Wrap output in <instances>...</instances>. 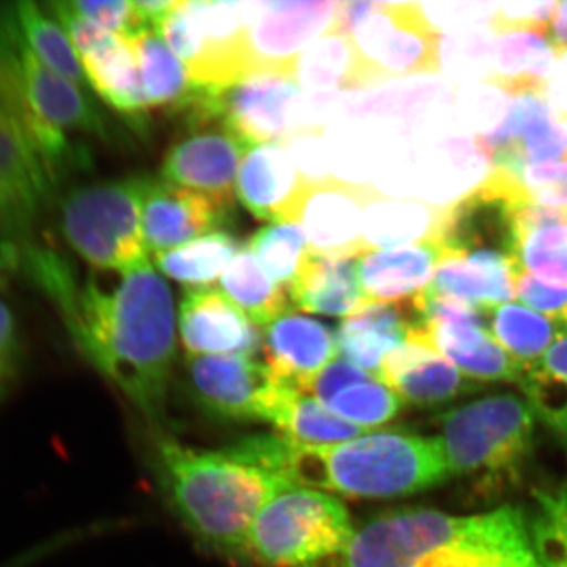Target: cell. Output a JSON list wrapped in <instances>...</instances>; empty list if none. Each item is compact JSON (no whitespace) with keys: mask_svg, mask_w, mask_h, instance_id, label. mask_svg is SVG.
I'll return each instance as SVG.
<instances>
[{"mask_svg":"<svg viewBox=\"0 0 567 567\" xmlns=\"http://www.w3.org/2000/svg\"><path fill=\"white\" fill-rule=\"evenodd\" d=\"M339 2L331 0H252L248 69L251 74L290 78L301 52L330 32Z\"/></svg>","mask_w":567,"mask_h":567,"instance_id":"13","label":"cell"},{"mask_svg":"<svg viewBox=\"0 0 567 567\" xmlns=\"http://www.w3.org/2000/svg\"><path fill=\"white\" fill-rule=\"evenodd\" d=\"M241 251L240 241L229 233H213L174 249L155 254L162 274L188 287H207L221 278L227 265Z\"/></svg>","mask_w":567,"mask_h":567,"instance_id":"37","label":"cell"},{"mask_svg":"<svg viewBox=\"0 0 567 567\" xmlns=\"http://www.w3.org/2000/svg\"><path fill=\"white\" fill-rule=\"evenodd\" d=\"M246 248L265 275L287 292L309 256L303 229L297 223L270 224L254 234Z\"/></svg>","mask_w":567,"mask_h":567,"instance_id":"39","label":"cell"},{"mask_svg":"<svg viewBox=\"0 0 567 567\" xmlns=\"http://www.w3.org/2000/svg\"><path fill=\"white\" fill-rule=\"evenodd\" d=\"M210 92L219 117L251 147L282 144L297 134L295 110L301 91L290 78L251 74Z\"/></svg>","mask_w":567,"mask_h":567,"instance_id":"17","label":"cell"},{"mask_svg":"<svg viewBox=\"0 0 567 567\" xmlns=\"http://www.w3.org/2000/svg\"><path fill=\"white\" fill-rule=\"evenodd\" d=\"M292 445L286 436L260 435L221 451H200L162 436L156 466L164 494L193 535L240 558L260 509L282 488L297 486Z\"/></svg>","mask_w":567,"mask_h":567,"instance_id":"2","label":"cell"},{"mask_svg":"<svg viewBox=\"0 0 567 567\" xmlns=\"http://www.w3.org/2000/svg\"><path fill=\"white\" fill-rule=\"evenodd\" d=\"M309 185L282 144H264L246 153L235 193L257 219L271 224L297 223Z\"/></svg>","mask_w":567,"mask_h":567,"instance_id":"20","label":"cell"},{"mask_svg":"<svg viewBox=\"0 0 567 567\" xmlns=\"http://www.w3.org/2000/svg\"><path fill=\"white\" fill-rule=\"evenodd\" d=\"M440 429L436 439L451 476L502 480L524 465L535 435V413L517 395H488L451 409Z\"/></svg>","mask_w":567,"mask_h":567,"instance_id":"7","label":"cell"},{"mask_svg":"<svg viewBox=\"0 0 567 567\" xmlns=\"http://www.w3.org/2000/svg\"><path fill=\"white\" fill-rule=\"evenodd\" d=\"M402 399L379 379L357 383L334 395L327 405L336 415L371 431L388 423L401 410Z\"/></svg>","mask_w":567,"mask_h":567,"instance_id":"41","label":"cell"},{"mask_svg":"<svg viewBox=\"0 0 567 567\" xmlns=\"http://www.w3.org/2000/svg\"><path fill=\"white\" fill-rule=\"evenodd\" d=\"M276 427L281 429L290 442L301 446L339 445L369 432L336 415L315 395L306 393L290 399Z\"/></svg>","mask_w":567,"mask_h":567,"instance_id":"38","label":"cell"},{"mask_svg":"<svg viewBox=\"0 0 567 567\" xmlns=\"http://www.w3.org/2000/svg\"><path fill=\"white\" fill-rule=\"evenodd\" d=\"M66 6L82 20L126 40L153 29L130 0H70Z\"/></svg>","mask_w":567,"mask_h":567,"instance_id":"44","label":"cell"},{"mask_svg":"<svg viewBox=\"0 0 567 567\" xmlns=\"http://www.w3.org/2000/svg\"><path fill=\"white\" fill-rule=\"evenodd\" d=\"M262 341L265 364L305 393L339 352L336 334L327 324L290 312L265 327Z\"/></svg>","mask_w":567,"mask_h":567,"instance_id":"24","label":"cell"},{"mask_svg":"<svg viewBox=\"0 0 567 567\" xmlns=\"http://www.w3.org/2000/svg\"><path fill=\"white\" fill-rule=\"evenodd\" d=\"M361 91L442 69V33L415 2H368L349 33Z\"/></svg>","mask_w":567,"mask_h":567,"instance_id":"8","label":"cell"},{"mask_svg":"<svg viewBox=\"0 0 567 567\" xmlns=\"http://www.w3.org/2000/svg\"><path fill=\"white\" fill-rule=\"evenodd\" d=\"M178 328L188 354H254L259 331L216 287H188L178 309Z\"/></svg>","mask_w":567,"mask_h":567,"instance_id":"22","label":"cell"},{"mask_svg":"<svg viewBox=\"0 0 567 567\" xmlns=\"http://www.w3.org/2000/svg\"><path fill=\"white\" fill-rule=\"evenodd\" d=\"M518 264L527 274L543 278V282L567 286V224L522 233Z\"/></svg>","mask_w":567,"mask_h":567,"instance_id":"42","label":"cell"},{"mask_svg":"<svg viewBox=\"0 0 567 567\" xmlns=\"http://www.w3.org/2000/svg\"><path fill=\"white\" fill-rule=\"evenodd\" d=\"M219 279L223 292L254 323L267 327L287 315L292 306L289 292L265 275L246 246L227 265Z\"/></svg>","mask_w":567,"mask_h":567,"instance_id":"35","label":"cell"},{"mask_svg":"<svg viewBox=\"0 0 567 567\" xmlns=\"http://www.w3.org/2000/svg\"><path fill=\"white\" fill-rule=\"evenodd\" d=\"M525 203L514 175L494 167L476 188L442 208L434 245L442 254L494 256L520 268L518 212Z\"/></svg>","mask_w":567,"mask_h":567,"instance_id":"10","label":"cell"},{"mask_svg":"<svg viewBox=\"0 0 567 567\" xmlns=\"http://www.w3.org/2000/svg\"><path fill=\"white\" fill-rule=\"evenodd\" d=\"M517 383L535 416L567 443V330L536 364L522 371Z\"/></svg>","mask_w":567,"mask_h":567,"instance_id":"33","label":"cell"},{"mask_svg":"<svg viewBox=\"0 0 567 567\" xmlns=\"http://www.w3.org/2000/svg\"><path fill=\"white\" fill-rule=\"evenodd\" d=\"M495 35L487 84L507 95H547L548 81L561 54L548 39L546 29L503 25L491 29Z\"/></svg>","mask_w":567,"mask_h":567,"instance_id":"25","label":"cell"},{"mask_svg":"<svg viewBox=\"0 0 567 567\" xmlns=\"http://www.w3.org/2000/svg\"><path fill=\"white\" fill-rule=\"evenodd\" d=\"M375 379L363 369L358 368L346 360H334L333 363L327 365L312 382L311 391L317 401L327 405L334 395L344 391L346 388L357 385V383L368 382V380Z\"/></svg>","mask_w":567,"mask_h":567,"instance_id":"46","label":"cell"},{"mask_svg":"<svg viewBox=\"0 0 567 567\" xmlns=\"http://www.w3.org/2000/svg\"><path fill=\"white\" fill-rule=\"evenodd\" d=\"M55 309L85 360L158 423L177 354V312L171 287L151 262L106 284L82 279L66 257L35 241L0 252Z\"/></svg>","mask_w":567,"mask_h":567,"instance_id":"1","label":"cell"},{"mask_svg":"<svg viewBox=\"0 0 567 567\" xmlns=\"http://www.w3.org/2000/svg\"><path fill=\"white\" fill-rule=\"evenodd\" d=\"M477 144L499 169L567 159V117L543 93L513 96L502 122Z\"/></svg>","mask_w":567,"mask_h":567,"instance_id":"16","label":"cell"},{"mask_svg":"<svg viewBox=\"0 0 567 567\" xmlns=\"http://www.w3.org/2000/svg\"><path fill=\"white\" fill-rule=\"evenodd\" d=\"M295 308L311 315L350 317L365 308L358 262L309 252L289 289Z\"/></svg>","mask_w":567,"mask_h":567,"instance_id":"29","label":"cell"},{"mask_svg":"<svg viewBox=\"0 0 567 567\" xmlns=\"http://www.w3.org/2000/svg\"><path fill=\"white\" fill-rule=\"evenodd\" d=\"M145 178L78 186L63 199V237L93 271L126 275L151 262L142 233Z\"/></svg>","mask_w":567,"mask_h":567,"instance_id":"5","label":"cell"},{"mask_svg":"<svg viewBox=\"0 0 567 567\" xmlns=\"http://www.w3.org/2000/svg\"><path fill=\"white\" fill-rule=\"evenodd\" d=\"M185 114L188 134L167 152L163 181L234 204L238 169L251 145L219 117L205 92Z\"/></svg>","mask_w":567,"mask_h":567,"instance_id":"11","label":"cell"},{"mask_svg":"<svg viewBox=\"0 0 567 567\" xmlns=\"http://www.w3.org/2000/svg\"><path fill=\"white\" fill-rule=\"evenodd\" d=\"M290 80L303 92L361 91L357 52L350 37L328 32L309 44L295 62Z\"/></svg>","mask_w":567,"mask_h":567,"instance_id":"32","label":"cell"},{"mask_svg":"<svg viewBox=\"0 0 567 567\" xmlns=\"http://www.w3.org/2000/svg\"><path fill=\"white\" fill-rule=\"evenodd\" d=\"M529 544L543 567H567V483L536 494Z\"/></svg>","mask_w":567,"mask_h":567,"instance_id":"40","label":"cell"},{"mask_svg":"<svg viewBox=\"0 0 567 567\" xmlns=\"http://www.w3.org/2000/svg\"><path fill=\"white\" fill-rule=\"evenodd\" d=\"M442 249L434 244L398 246L365 254L358 260L365 303L413 300L434 278Z\"/></svg>","mask_w":567,"mask_h":567,"instance_id":"27","label":"cell"},{"mask_svg":"<svg viewBox=\"0 0 567 567\" xmlns=\"http://www.w3.org/2000/svg\"><path fill=\"white\" fill-rule=\"evenodd\" d=\"M518 271L499 257L442 254L427 292L456 298L486 312L516 297Z\"/></svg>","mask_w":567,"mask_h":567,"instance_id":"28","label":"cell"},{"mask_svg":"<svg viewBox=\"0 0 567 567\" xmlns=\"http://www.w3.org/2000/svg\"><path fill=\"white\" fill-rule=\"evenodd\" d=\"M353 535L341 499L305 486L278 492L248 533L244 558L262 567H317L344 554Z\"/></svg>","mask_w":567,"mask_h":567,"instance_id":"6","label":"cell"},{"mask_svg":"<svg viewBox=\"0 0 567 567\" xmlns=\"http://www.w3.org/2000/svg\"><path fill=\"white\" fill-rule=\"evenodd\" d=\"M516 295L529 308L543 312L547 319L554 320L563 330H567V286H554L537 281L535 276L525 270L516 276Z\"/></svg>","mask_w":567,"mask_h":567,"instance_id":"45","label":"cell"},{"mask_svg":"<svg viewBox=\"0 0 567 567\" xmlns=\"http://www.w3.org/2000/svg\"><path fill=\"white\" fill-rule=\"evenodd\" d=\"M442 208L417 200L391 199L377 193L364 210L365 249L371 252L405 245L435 244Z\"/></svg>","mask_w":567,"mask_h":567,"instance_id":"31","label":"cell"},{"mask_svg":"<svg viewBox=\"0 0 567 567\" xmlns=\"http://www.w3.org/2000/svg\"><path fill=\"white\" fill-rule=\"evenodd\" d=\"M186 372L194 401L218 420L276 425L290 399L305 393L252 354H188Z\"/></svg>","mask_w":567,"mask_h":567,"instance_id":"9","label":"cell"},{"mask_svg":"<svg viewBox=\"0 0 567 567\" xmlns=\"http://www.w3.org/2000/svg\"><path fill=\"white\" fill-rule=\"evenodd\" d=\"M54 188L20 128L0 110V248L31 244L41 208Z\"/></svg>","mask_w":567,"mask_h":567,"instance_id":"18","label":"cell"},{"mask_svg":"<svg viewBox=\"0 0 567 567\" xmlns=\"http://www.w3.org/2000/svg\"><path fill=\"white\" fill-rule=\"evenodd\" d=\"M429 567H543L529 544L527 517L516 507L468 517L464 532Z\"/></svg>","mask_w":567,"mask_h":567,"instance_id":"21","label":"cell"},{"mask_svg":"<svg viewBox=\"0 0 567 567\" xmlns=\"http://www.w3.org/2000/svg\"><path fill=\"white\" fill-rule=\"evenodd\" d=\"M142 91L148 107L185 112L199 96L203 87L194 84L181 59L153 29L130 39Z\"/></svg>","mask_w":567,"mask_h":567,"instance_id":"30","label":"cell"},{"mask_svg":"<svg viewBox=\"0 0 567 567\" xmlns=\"http://www.w3.org/2000/svg\"><path fill=\"white\" fill-rule=\"evenodd\" d=\"M413 300L368 305L357 315L347 317L336 333L338 350L344 360L380 380L388 354L421 322Z\"/></svg>","mask_w":567,"mask_h":567,"instance_id":"26","label":"cell"},{"mask_svg":"<svg viewBox=\"0 0 567 567\" xmlns=\"http://www.w3.org/2000/svg\"><path fill=\"white\" fill-rule=\"evenodd\" d=\"M0 110L20 128L54 186L87 164L74 134L106 132L87 89L44 65L22 40L10 11L0 14Z\"/></svg>","mask_w":567,"mask_h":567,"instance_id":"3","label":"cell"},{"mask_svg":"<svg viewBox=\"0 0 567 567\" xmlns=\"http://www.w3.org/2000/svg\"><path fill=\"white\" fill-rule=\"evenodd\" d=\"M233 207L163 178H145L142 233L148 252L167 251L215 233L233 215Z\"/></svg>","mask_w":567,"mask_h":567,"instance_id":"19","label":"cell"},{"mask_svg":"<svg viewBox=\"0 0 567 567\" xmlns=\"http://www.w3.org/2000/svg\"><path fill=\"white\" fill-rule=\"evenodd\" d=\"M11 391V386L7 385L6 382H2L0 380V404H2L3 401H6L7 395H9Z\"/></svg>","mask_w":567,"mask_h":567,"instance_id":"49","label":"cell"},{"mask_svg":"<svg viewBox=\"0 0 567 567\" xmlns=\"http://www.w3.org/2000/svg\"><path fill=\"white\" fill-rule=\"evenodd\" d=\"M379 189L331 177L306 189L297 224L303 229L309 252L333 260L361 259L364 210Z\"/></svg>","mask_w":567,"mask_h":567,"instance_id":"15","label":"cell"},{"mask_svg":"<svg viewBox=\"0 0 567 567\" xmlns=\"http://www.w3.org/2000/svg\"><path fill=\"white\" fill-rule=\"evenodd\" d=\"M468 517L435 509H399L353 529L346 567H429L464 532Z\"/></svg>","mask_w":567,"mask_h":567,"instance_id":"12","label":"cell"},{"mask_svg":"<svg viewBox=\"0 0 567 567\" xmlns=\"http://www.w3.org/2000/svg\"><path fill=\"white\" fill-rule=\"evenodd\" d=\"M380 382L417 406L447 404L472 390L470 380L436 352L420 327L412 328L405 341L388 354Z\"/></svg>","mask_w":567,"mask_h":567,"instance_id":"23","label":"cell"},{"mask_svg":"<svg viewBox=\"0 0 567 567\" xmlns=\"http://www.w3.org/2000/svg\"><path fill=\"white\" fill-rule=\"evenodd\" d=\"M488 333L522 371L536 364L563 333L546 316L522 305L505 303L486 311Z\"/></svg>","mask_w":567,"mask_h":567,"instance_id":"34","label":"cell"},{"mask_svg":"<svg viewBox=\"0 0 567 567\" xmlns=\"http://www.w3.org/2000/svg\"><path fill=\"white\" fill-rule=\"evenodd\" d=\"M507 173L514 175L527 203L567 212V159L522 166Z\"/></svg>","mask_w":567,"mask_h":567,"instance_id":"43","label":"cell"},{"mask_svg":"<svg viewBox=\"0 0 567 567\" xmlns=\"http://www.w3.org/2000/svg\"><path fill=\"white\" fill-rule=\"evenodd\" d=\"M547 99L567 117V54L561 55L548 81Z\"/></svg>","mask_w":567,"mask_h":567,"instance_id":"47","label":"cell"},{"mask_svg":"<svg viewBox=\"0 0 567 567\" xmlns=\"http://www.w3.org/2000/svg\"><path fill=\"white\" fill-rule=\"evenodd\" d=\"M10 14L29 50L44 65L50 66L65 80L89 91L76 51H74L69 35L63 31L59 21L52 17L47 6L41 7L35 2L14 3Z\"/></svg>","mask_w":567,"mask_h":567,"instance_id":"36","label":"cell"},{"mask_svg":"<svg viewBox=\"0 0 567 567\" xmlns=\"http://www.w3.org/2000/svg\"><path fill=\"white\" fill-rule=\"evenodd\" d=\"M47 9L69 35L89 91L121 114L136 118L145 115L148 106L130 41L82 20L66 2L47 3Z\"/></svg>","mask_w":567,"mask_h":567,"instance_id":"14","label":"cell"},{"mask_svg":"<svg viewBox=\"0 0 567 567\" xmlns=\"http://www.w3.org/2000/svg\"><path fill=\"white\" fill-rule=\"evenodd\" d=\"M548 39L555 44L559 54H567V2H558L547 29Z\"/></svg>","mask_w":567,"mask_h":567,"instance_id":"48","label":"cell"},{"mask_svg":"<svg viewBox=\"0 0 567 567\" xmlns=\"http://www.w3.org/2000/svg\"><path fill=\"white\" fill-rule=\"evenodd\" d=\"M290 473L297 486L353 498H399L440 486L451 476L436 436L398 429L369 431L331 446L293 443Z\"/></svg>","mask_w":567,"mask_h":567,"instance_id":"4","label":"cell"}]
</instances>
